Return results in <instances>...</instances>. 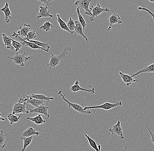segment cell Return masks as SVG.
Masks as SVG:
<instances>
[{
  "instance_id": "836d02e7",
  "label": "cell",
  "mask_w": 154,
  "mask_h": 151,
  "mask_svg": "<svg viewBox=\"0 0 154 151\" xmlns=\"http://www.w3.org/2000/svg\"><path fill=\"white\" fill-rule=\"evenodd\" d=\"M138 10H144V11L147 12L150 16L152 18L153 20L154 21V14L152 12L151 10H150L148 7H138Z\"/></svg>"
},
{
  "instance_id": "4316f807",
  "label": "cell",
  "mask_w": 154,
  "mask_h": 151,
  "mask_svg": "<svg viewBox=\"0 0 154 151\" xmlns=\"http://www.w3.org/2000/svg\"><path fill=\"white\" fill-rule=\"evenodd\" d=\"M76 12L77 15H78V19H79V21L82 26L83 28V30L84 31L87 26V24L82 15L81 14L80 11V7H77Z\"/></svg>"
},
{
  "instance_id": "44dd1931",
  "label": "cell",
  "mask_w": 154,
  "mask_h": 151,
  "mask_svg": "<svg viewBox=\"0 0 154 151\" xmlns=\"http://www.w3.org/2000/svg\"><path fill=\"white\" fill-rule=\"evenodd\" d=\"M146 73H154V63L151 64L150 65L142 69V70L139 71L138 72H136L134 74H131L132 76L134 78L141 74Z\"/></svg>"
},
{
  "instance_id": "1f68e13d",
  "label": "cell",
  "mask_w": 154,
  "mask_h": 151,
  "mask_svg": "<svg viewBox=\"0 0 154 151\" xmlns=\"http://www.w3.org/2000/svg\"><path fill=\"white\" fill-rule=\"evenodd\" d=\"M36 38V34L35 30H32L29 32L27 35L25 39V40L27 41H34L35 39Z\"/></svg>"
},
{
  "instance_id": "30bf717a",
  "label": "cell",
  "mask_w": 154,
  "mask_h": 151,
  "mask_svg": "<svg viewBox=\"0 0 154 151\" xmlns=\"http://www.w3.org/2000/svg\"><path fill=\"white\" fill-rule=\"evenodd\" d=\"M91 1V0L77 1L75 3V5L79 6L82 9L85 10V15L91 16V10L89 7V4H90Z\"/></svg>"
},
{
  "instance_id": "d590c367",
  "label": "cell",
  "mask_w": 154,
  "mask_h": 151,
  "mask_svg": "<svg viewBox=\"0 0 154 151\" xmlns=\"http://www.w3.org/2000/svg\"><path fill=\"white\" fill-rule=\"evenodd\" d=\"M146 128H147V130H148V131H149V134H150V137H151V142H152L153 143L154 145V133L151 131L149 129V127L148 126H146Z\"/></svg>"
},
{
  "instance_id": "7c38bea8",
  "label": "cell",
  "mask_w": 154,
  "mask_h": 151,
  "mask_svg": "<svg viewBox=\"0 0 154 151\" xmlns=\"http://www.w3.org/2000/svg\"><path fill=\"white\" fill-rule=\"evenodd\" d=\"M41 132V131H36L35 129H34L32 127H29L22 133V135H21V138H20V140H23V139L24 138L30 137L34 136V135L38 136V135H40Z\"/></svg>"
},
{
  "instance_id": "8d00e7d4",
  "label": "cell",
  "mask_w": 154,
  "mask_h": 151,
  "mask_svg": "<svg viewBox=\"0 0 154 151\" xmlns=\"http://www.w3.org/2000/svg\"><path fill=\"white\" fill-rule=\"evenodd\" d=\"M0 120H1V121H5V118L2 117V114L1 113H0Z\"/></svg>"
},
{
  "instance_id": "6da1fadb",
  "label": "cell",
  "mask_w": 154,
  "mask_h": 151,
  "mask_svg": "<svg viewBox=\"0 0 154 151\" xmlns=\"http://www.w3.org/2000/svg\"><path fill=\"white\" fill-rule=\"evenodd\" d=\"M71 51L72 48L66 47L62 53L58 56H56L53 53H51L50 62L47 65V66L49 67V69L52 68H55L60 63L61 60L64 59L67 54L71 52Z\"/></svg>"
},
{
  "instance_id": "5b68a950",
  "label": "cell",
  "mask_w": 154,
  "mask_h": 151,
  "mask_svg": "<svg viewBox=\"0 0 154 151\" xmlns=\"http://www.w3.org/2000/svg\"><path fill=\"white\" fill-rule=\"evenodd\" d=\"M90 10H91V16L89 18L90 21L93 22L94 19L97 18L103 12H109V10L107 8H103L99 3H98L96 6H91Z\"/></svg>"
},
{
  "instance_id": "ac0fdd59",
  "label": "cell",
  "mask_w": 154,
  "mask_h": 151,
  "mask_svg": "<svg viewBox=\"0 0 154 151\" xmlns=\"http://www.w3.org/2000/svg\"><path fill=\"white\" fill-rule=\"evenodd\" d=\"M25 96L26 98L28 97H32L34 99H38L40 101H45L47 102H50V101H53L54 99V97H50L49 96H46L43 94H32L31 95H26L25 94Z\"/></svg>"
},
{
  "instance_id": "d4e9b609",
  "label": "cell",
  "mask_w": 154,
  "mask_h": 151,
  "mask_svg": "<svg viewBox=\"0 0 154 151\" xmlns=\"http://www.w3.org/2000/svg\"><path fill=\"white\" fill-rule=\"evenodd\" d=\"M28 42L35 44V45L38 46L39 47L43 49L44 50V51L47 52H49L50 48H51V47L48 43L41 42L35 41V40H34V41H29Z\"/></svg>"
},
{
  "instance_id": "cb8c5ba5",
  "label": "cell",
  "mask_w": 154,
  "mask_h": 151,
  "mask_svg": "<svg viewBox=\"0 0 154 151\" xmlns=\"http://www.w3.org/2000/svg\"><path fill=\"white\" fill-rule=\"evenodd\" d=\"M85 136L87 138L88 142H89V145H90L91 148H93L96 151H101V146L100 144H99L98 146H97L96 141H94L93 139H92L89 135H88L86 134H85Z\"/></svg>"
},
{
  "instance_id": "e0dca14e",
  "label": "cell",
  "mask_w": 154,
  "mask_h": 151,
  "mask_svg": "<svg viewBox=\"0 0 154 151\" xmlns=\"http://www.w3.org/2000/svg\"><path fill=\"white\" fill-rule=\"evenodd\" d=\"M1 10L4 13L5 15V21L6 23H9L12 19L11 17V11L10 9L8 2H6L5 5L1 9Z\"/></svg>"
},
{
  "instance_id": "3957f363",
  "label": "cell",
  "mask_w": 154,
  "mask_h": 151,
  "mask_svg": "<svg viewBox=\"0 0 154 151\" xmlns=\"http://www.w3.org/2000/svg\"><path fill=\"white\" fill-rule=\"evenodd\" d=\"M122 105V103L120 101H117L116 103L114 104H112L108 101L106 103H105L103 105H100L98 106H94L85 107L84 108L85 110H88L91 109H102L105 110H109L113 108L118 107L121 106Z\"/></svg>"
},
{
  "instance_id": "8992f818",
  "label": "cell",
  "mask_w": 154,
  "mask_h": 151,
  "mask_svg": "<svg viewBox=\"0 0 154 151\" xmlns=\"http://www.w3.org/2000/svg\"><path fill=\"white\" fill-rule=\"evenodd\" d=\"M26 103H22L19 101L18 103H15L12 109V114H29V112L27 109L28 107L27 106Z\"/></svg>"
},
{
  "instance_id": "d6a6232c",
  "label": "cell",
  "mask_w": 154,
  "mask_h": 151,
  "mask_svg": "<svg viewBox=\"0 0 154 151\" xmlns=\"http://www.w3.org/2000/svg\"><path fill=\"white\" fill-rule=\"evenodd\" d=\"M12 46L15 49V51L16 52H18L19 50L23 47L22 44L20 43L19 42L13 40V39H12Z\"/></svg>"
},
{
  "instance_id": "ba28073f",
  "label": "cell",
  "mask_w": 154,
  "mask_h": 151,
  "mask_svg": "<svg viewBox=\"0 0 154 151\" xmlns=\"http://www.w3.org/2000/svg\"><path fill=\"white\" fill-rule=\"evenodd\" d=\"M12 37H14L15 38L18 42H19L21 44H22L23 46H28L30 48L33 49H39L41 50L44 51V50L41 48L39 47L38 46L35 45V44L29 42L28 41H26L25 39L23 38H21L20 36H19L17 33H15L14 31L12 32V34L11 35Z\"/></svg>"
},
{
  "instance_id": "7402d4cb",
  "label": "cell",
  "mask_w": 154,
  "mask_h": 151,
  "mask_svg": "<svg viewBox=\"0 0 154 151\" xmlns=\"http://www.w3.org/2000/svg\"><path fill=\"white\" fill-rule=\"evenodd\" d=\"M2 38L4 43L5 44V45L6 47L8 49L13 50L14 48L12 46V39L9 38L5 33L2 34Z\"/></svg>"
},
{
  "instance_id": "7a4b0ae2",
  "label": "cell",
  "mask_w": 154,
  "mask_h": 151,
  "mask_svg": "<svg viewBox=\"0 0 154 151\" xmlns=\"http://www.w3.org/2000/svg\"><path fill=\"white\" fill-rule=\"evenodd\" d=\"M58 94L61 96L63 100L67 103L69 108H72L75 111L82 114L90 115L91 113V112L90 110H89L87 111L85 110L84 108H83L79 104L72 103L68 101L65 97V95L63 94L62 90L59 91L58 92Z\"/></svg>"
},
{
  "instance_id": "4dcf8cb0",
  "label": "cell",
  "mask_w": 154,
  "mask_h": 151,
  "mask_svg": "<svg viewBox=\"0 0 154 151\" xmlns=\"http://www.w3.org/2000/svg\"><path fill=\"white\" fill-rule=\"evenodd\" d=\"M34 136L30 137L27 138H24L23 139L24 141L23 147L21 151H25L26 149L31 143L32 141V138H33Z\"/></svg>"
},
{
  "instance_id": "74e56055",
  "label": "cell",
  "mask_w": 154,
  "mask_h": 151,
  "mask_svg": "<svg viewBox=\"0 0 154 151\" xmlns=\"http://www.w3.org/2000/svg\"><path fill=\"white\" fill-rule=\"evenodd\" d=\"M149 1H150V2L154 3V1H150V0H149Z\"/></svg>"
},
{
  "instance_id": "ffe728a7",
  "label": "cell",
  "mask_w": 154,
  "mask_h": 151,
  "mask_svg": "<svg viewBox=\"0 0 154 151\" xmlns=\"http://www.w3.org/2000/svg\"><path fill=\"white\" fill-rule=\"evenodd\" d=\"M26 119L28 120L29 121L33 122L36 125H42L46 122V121L43 119V117L40 114L37 115L35 117L33 118L26 117Z\"/></svg>"
},
{
  "instance_id": "52a82bcc",
  "label": "cell",
  "mask_w": 154,
  "mask_h": 151,
  "mask_svg": "<svg viewBox=\"0 0 154 151\" xmlns=\"http://www.w3.org/2000/svg\"><path fill=\"white\" fill-rule=\"evenodd\" d=\"M49 107L45 104L39 106L38 107L34 109H31L30 107L28 108V110L31 113H37L38 114H42L45 115L47 117L48 119L50 117V113L48 112V109Z\"/></svg>"
},
{
  "instance_id": "277c9868",
  "label": "cell",
  "mask_w": 154,
  "mask_h": 151,
  "mask_svg": "<svg viewBox=\"0 0 154 151\" xmlns=\"http://www.w3.org/2000/svg\"><path fill=\"white\" fill-rule=\"evenodd\" d=\"M26 52L25 51L23 54H19L18 52H17L15 55L12 57H10L9 56H7V58L13 60L14 64L17 65H19L20 66L25 67V63L28 61L30 58V57L29 56L28 57H26Z\"/></svg>"
},
{
  "instance_id": "d6986e66",
  "label": "cell",
  "mask_w": 154,
  "mask_h": 151,
  "mask_svg": "<svg viewBox=\"0 0 154 151\" xmlns=\"http://www.w3.org/2000/svg\"><path fill=\"white\" fill-rule=\"evenodd\" d=\"M75 32L76 34L81 35L82 37H83L87 42H88V39L87 37L85 35L84 33L83 28L81 24L78 21H75Z\"/></svg>"
},
{
  "instance_id": "4fadbf2b",
  "label": "cell",
  "mask_w": 154,
  "mask_h": 151,
  "mask_svg": "<svg viewBox=\"0 0 154 151\" xmlns=\"http://www.w3.org/2000/svg\"><path fill=\"white\" fill-rule=\"evenodd\" d=\"M119 73L122 78V81L126 84L127 87L129 86L133 83L137 82V80L134 79V78L132 76L131 74H128L123 73L121 71H120Z\"/></svg>"
},
{
  "instance_id": "603a6c76",
  "label": "cell",
  "mask_w": 154,
  "mask_h": 151,
  "mask_svg": "<svg viewBox=\"0 0 154 151\" xmlns=\"http://www.w3.org/2000/svg\"><path fill=\"white\" fill-rule=\"evenodd\" d=\"M57 18L56 19L57 21V23H58L59 25L60 28L63 30L69 32V33H70L71 34H72V32L70 31V30H69L68 28L67 27V24L65 23V22L61 19L59 14H57Z\"/></svg>"
},
{
  "instance_id": "5bb4252c",
  "label": "cell",
  "mask_w": 154,
  "mask_h": 151,
  "mask_svg": "<svg viewBox=\"0 0 154 151\" xmlns=\"http://www.w3.org/2000/svg\"><path fill=\"white\" fill-rule=\"evenodd\" d=\"M109 25L107 31H109L111 30L112 26L113 25L116 24H123V22L121 21V19L120 16L118 14H116L114 13L111 16L109 17Z\"/></svg>"
},
{
  "instance_id": "2e32d148",
  "label": "cell",
  "mask_w": 154,
  "mask_h": 151,
  "mask_svg": "<svg viewBox=\"0 0 154 151\" xmlns=\"http://www.w3.org/2000/svg\"><path fill=\"white\" fill-rule=\"evenodd\" d=\"M31 30V26L29 24H24L23 26L19 27V30L17 32V34L20 37H26L29 32Z\"/></svg>"
},
{
  "instance_id": "e575fe53",
  "label": "cell",
  "mask_w": 154,
  "mask_h": 151,
  "mask_svg": "<svg viewBox=\"0 0 154 151\" xmlns=\"http://www.w3.org/2000/svg\"><path fill=\"white\" fill-rule=\"evenodd\" d=\"M38 1L39 3L40 4H44L46 6H49L51 5L52 4V2L53 1L52 0H45V1H40V0H38Z\"/></svg>"
},
{
  "instance_id": "9a60e30c",
  "label": "cell",
  "mask_w": 154,
  "mask_h": 151,
  "mask_svg": "<svg viewBox=\"0 0 154 151\" xmlns=\"http://www.w3.org/2000/svg\"><path fill=\"white\" fill-rule=\"evenodd\" d=\"M42 18H48L51 19L53 18V16L51 12L48 10V6H40L39 12L37 15V19Z\"/></svg>"
},
{
  "instance_id": "f546056e",
  "label": "cell",
  "mask_w": 154,
  "mask_h": 151,
  "mask_svg": "<svg viewBox=\"0 0 154 151\" xmlns=\"http://www.w3.org/2000/svg\"><path fill=\"white\" fill-rule=\"evenodd\" d=\"M53 27H54V25L52 24L51 23L48 21H47L44 23L43 25L40 27V29L48 32V31L51 30Z\"/></svg>"
},
{
  "instance_id": "f1b7e54d",
  "label": "cell",
  "mask_w": 154,
  "mask_h": 151,
  "mask_svg": "<svg viewBox=\"0 0 154 151\" xmlns=\"http://www.w3.org/2000/svg\"><path fill=\"white\" fill-rule=\"evenodd\" d=\"M67 25L70 31L72 32V34L75 33V21L72 18H70L69 20L67 22Z\"/></svg>"
},
{
  "instance_id": "83f0119b",
  "label": "cell",
  "mask_w": 154,
  "mask_h": 151,
  "mask_svg": "<svg viewBox=\"0 0 154 151\" xmlns=\"http://www.w3.org/2000/svg\"><path fill=\"white\" fill-rule=\"evenodd\" d=\"M7 141L6 139L3 131L1 129L0 130V148L3 149L6 146Z\"/></svg>"
},
{
  "instance_id": "484cf974",
  "label": "cell",
  "mask_w": 154,
  "mask_h": 151,
  "mask_svg": "<svg viewBox=\"0 0 154 151\" xmlns=\"http://www.w3.org/2000/svg\"><path fill=\"white\" fill-rule=\"evenodd\" d=\"M22 114H20L19 117L12 113H10L8 115V120L9 121L10 124L11 125H13L14 123L19 122V120H20V118L22 116Z\"/></svg>"
},
{
  "instance_id": "9c48e42d",
  "label": "cell",
  "mask_w": 154,
  "mask_h": 151,
  "mask_svg": "<svg viewBox=\"0 0 154 151\" xmlns=\"http://www.w3.org/2000/svg\"><path fill=\"white\" fill-rule=\"evenodd\" d=\"M109 131L111 132L112 135H116L119 137L120 139H125V137L123 135V130L121 126V122L120 120H118L117 123L116 125H113L112 128L109 129Z\"/></svg>"
},
{
  "instance_id": "8fae6325",
  "label": "cell",
  "mask_w": 154,
  "mask_h": 151,
  "mask_svg": "<svg viewBox=\"0 0 154 151\" xmlns=\"http://www.w3.org/2000/svg\"><path fill=\"white\" fill-rule=\"evenodd\" d=\"M87 85L90 88V89H84V88H82L80 86L78 80H77L75 83L74 84V85L71 87L70 89H71V91H72V92H76L80 91H86V92L89 93L91 94H94L95 93V88L91 87V86H90L89 85H88V84H87Z\"/></svg>"
}]
</instances>
